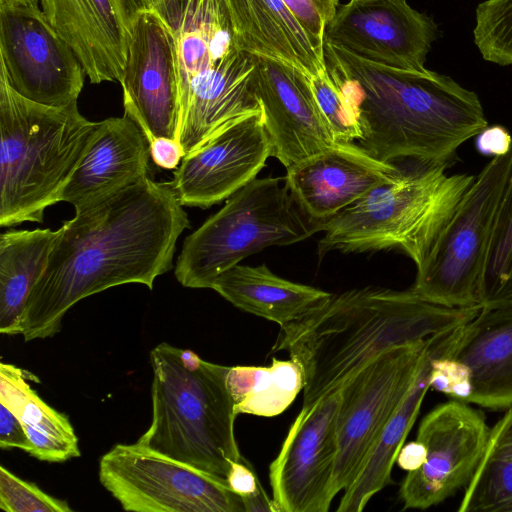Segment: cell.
<instances>
[{
	"instance_id": "cell-41",
	"label": "cell",
	"mask_w": 512,
	"mask_h": 512,
	"mask_svg": "<svg viewBox=\"0 0 512 512\" xmlns=\"http://www.w3.org/2000/svg\"><path fill=\"white\" fill-rule=\"evenodd\" d=\"M22 4H37L39 0H13Z\"/></svg>"
},
{
	"instance_id": "cell-31",
	"label": "cell",
	"mask_w": 512,
	"mask_h": 512,
	"mask_svg": "<svg viewBox=\"0 0 512 512\" xmlns=\"http://www.w3.org/2000/svg\"><path fill=\"white\" fill-rule=\"evenodd\" d=\"M316 102L337 143H353L360 130L351 104L336 78L328 69L309 77Z\"/></svg>"
},
{
	"instance_id": "cell-6",
	"label": "cell",
	"mask_w": 512,
	"mask_h": 512,
	"mask_svg": "<svg viewBox=\"0 0 512 512\" xmlns=\"http://www.w3.org/2000/svg\"><path fill=\"white\" fill-rule=\"evenodd\" d=\"M447 164H420L378 185L324 223L319 258L398 249L418 267L475 180L447 175Z\"/></svg>"
},
{
	"instance_id": "cell-39",
	"label": "cell",
	"mask_w": 512,
	"mask_h": 512,
	"mask_svg": "<svg viewBox=\"0 0 512 512\" xmlns=\"http://www.w3.org/2000/svg\"><path fill=\"white\" fill-rule=\"evenodd\" d=\"M242 500L245 512H278L273 499L268 498L261 484L254 493Z\"/></svg>"
},
{
	"instance_id": "cell-9",
	"label": "cell",
	"mask_w": 512,
	"mask_h": 512,
	"mask_svg": "<svg viewBox=\"0 0 512 512\" xmlns=\"http://www.w3.org/2000/svg\"><path fill=\"white\" fill-rule=\"evenodd\" d=\"M99 480L126 511L245 512L226 482L137 443L106 452Z\"/></svg>"
},
{
	"instance_id": "cell-15",
	"label": "cell",
	"mask_w": 512,
	"mask_h": 512,
	"mask_svg": "<svg viewBox=\"0 0 512 512\" xmlns=\"http://www.w3.org/2000/svg\"><path fill=\"white\" fill-rule=\"evenodd\" d=\"M119 82L124 114L149 143L157 137L177 139L180 105L174 38L152 10L137 13Z\"/></svg>"
},
{
	"instance_id": "cell-32",
	"label": "cell",
	"mask_w": 512,
	"mask_h": 512,
	"mask_svg": "<svg viewBox=\"0 0 512 512\" xmlns=\"http://www.w3.org/2000/svg\"><path fill=\"white\" fill-rule=\"evenodd\" d=\"M0 508L7 512H71L65 500L42 491L0 466Z\"/></svg>"
},
{
	"instance_id": "cell-11",
	"label": "cell",
	"mask_w": 512,
	"mask_h": 512,
	"mask_svg": "<svg viewBox=\"0 0 512 512\" xmlns=\"http://www.w3.org/2000/svg\"><path fill=\"white\" fill-rule=\"evenodd\" d=\"M0 74L21 96L62 107L77 101L86 73L37 4L0 0Z\"/></svg>"
},
{
	"instance_id": "cell-28",
	"label": "cell",
	"mask_w": 512,
	"mask_h": 512,
	"mask_svg": "<svg viewBox=\"0 0 512 512\" xmlns=\"http://www.w3.org/2000/svg\"><path fill=\"white\" fill-rule=\"evenodd\" d=\"M457 510L512 512V406L490 427L485 452Z\"/></svg>"
},
{
	"instance_id": "cell-25",
	"label": "cell",
	"mask_w": 512,
	"mask_h": 512,
	"mask_svg": "<svg viewBox=\"0 0 512 512\" xmlns=\"http://www.w3.org/2000/svg\"><path fill=\"white\" fill-rule=\"evenodd\" d=\"M34 376L12 364H0V404L21 421L31 442L30 455L47 462L80 457L69 418L49 406L27 380Z\"/></svg>"
},
{
	"instance_id": "cell-20",
	"label": "cell",
	"mask_w": 512,
	"mask_h": 512,
	"mask_svg": "<svg viewBox=\"0 0 512 512\" xmlns=\"http://www.w3.org/2000/svg\"><path fill=\"white\" fill-rule=\"evenodd\" d=\"M149 157V142L129 116L100 121L61 201L79 211L136 184L147 177Z\"/></svg>"
},
{
	"instance_id": "cell-26",
	"label": "cell",
	"mask_w": 512,
	"mask_h": 512,
	"mask_svg": "<svg viewBox=\"0 0 512 512\" xmlns=\"http://www.w3.org/2000/svg\"><path fill=\"white\" fill-rule=\"evenodd\" d=\"M61 229H10L0 236V332L21 334L28 297L45 270Z\"/></svg>"
},
{
	"instance_id": "cell-22",
	"label": "cell",
	"mask_w": 512,
	"mask_h": 512,
	"mask_svg": "<svg viewBox=\"0 0 512 512\" xmlns=\"http://www.w3.org/2000/svg\"><path fill=\"white\" fill-rule=\"evenodd\" d=\"M463 325L430 337L412 386L383 428L355 480L344 490L337 507L338 512H361L376 493L391 483L393 465L430 388L432 362L436 357L456 348Z\"/></svg>"
},
{
	"instance_id": "cell-27",
	"label": "cell",
	"mask_w": 512,
	"mask_h": 512,
	"mask_svg": "<svg viewBox=\"0 0 512 512\" xmlns=\"http://www.w3.org/2000/svg\"><path fill=\"white\" fill-rule=\"evenodd\" d=\"M235 413L273 417L284 412L303 390V374L293 360L270 366L229 367L226 378Z\"/></svg>"
},
{
	"instance_id": "cell-16",
	"label": "cell",
	"mask_w": 512,
	"mask_h": 512,
	"mask_svg": "<svg viewBox=\"0 0 512 512\" xmlns=\"http://www.w3.org/2000/svg\"><path fill=\"white\" fill-rule=\"evenodd\" d=\"M270 156L262 112L251 114L185 156L168 184L183 206L209 208L254 180Z\"/></svg>"
},
{
	"instance_id": "cell-7",
	"label": "cell",
	"mask_w": 512,
	"mask_h": 512,
	"mask_svg": "<svg viewBox=\"0 0 512 512\" xmlns=\"http://www.w3.org/2000/svg\"><path fill=\"white\" fill-rule=\"evenodd\" d=\"M293 200L284 178H255L188 235L175 276L188 288H211L224 271L270 246L301 242L322 231Z\"/></svg>"
},
{
	"instance_id": "cell-18",
	"label": "cell",
	"mask_w": 512,
	"mask_h": 512,
	"mask_svg": "<svg viewBox=\"0 0 512 512\" xmlns=\"http://www.w3.org/2000/svg\"><path fill=\"white\" fill-rule=\"evenodd\" d=\"M286 171L285 184L299 209L310 220L324 224L403 170L370 156L353 142L336 143Z\"/></svg>"
},
{
	"instance_id": "cell-33",
	"label": "cell",
	"mask_w": 512,
	"mask_h": 512,
	"mask_svg": "<svg viewBox=\"0 0 512 512\" xmlns=\"http://www.w3.org/2000/svg\"><path fill=\"white\" fill-rule=\"evenodd\" d=\"M304 28L313 44L324 52L328 23L339 7V0H282Z\"/></svg>"
},
{
	"instance_id": "cell-40",
	"label": "cell",
	"mask_w": 512,
	"mask_h": 512,
	"mask_svg": "<svg viewBox=\"0 0 512 512\" xmlns=\"http://www.w3.org/2000/svg\"><path fill=\"white\" fill-rule=\"evenodd\" d=\"M140 10H151L161 0H135Z\"/></svg>"
},
{
	"instance_id": "cell-23",
	"label": "cell",
	"mask_w": 512,
	"mask_h": 512,
	"mask_svg": "<svg viewBox=\"0 0 512 512\" xmlns=\"http://www.w3.org/2000/svg\"><path fill=\"white\" fill-rule=\"evenodd\" d=\"M235 47L250 55L281 61L308 77L327 69L324 52L282 0H225Z\"/></svg>"
},
{
	"instance_id": "cell-19",
	"label": "cell",
	"mask_w": 512,
	"mask_h": 512,
	"mask_svg": "<svg viewBox=\"0 0 512 512\" xmlns=\"http://www.w3.org/2000/svg\"><path fill=\"white\" fill-rule=\"evenodd\" d=\"M54 30L71 47L93 84L120 81L133 23L135 0H41Z\"/></svg>"
},
{
	"instance_id": "cell-17",
	"label": "cell",
	"mask_w": 512,
	"mask_h": 512,
	"mask_svg": "<svg viewBox=\"0 0 512 512\" xmlns=\"http://www.w3.org/2000/svg\"><path fill=\"white\" fill-rule=\"evenodd\" d=\"M254 62V86L272 156L288 168L334 146L337 142L316 102L308 75L270 58L254 56Z\"/></svg>"
},
{
	"instance_id": "cell-8",
	"label": "cell",
	"mask_w": 512,
	"mask_h": 512,
	"mask_svg": "<svg viewBox=\"0 0 512 512\" xmlns=\"http://www.w3.org/2000/svg\"><path fill=\"white\" fill-rule=\"evenodd\" d=\"M511 168L512 148L491 158L475 177L417 267L413 292L447 307L478 305L484 258Z\"/></svg>"
},
{
	"instance_id": "cell-2",
	"label": "cell",
	"mask_w": 512,
	"mask_h": 512,
	"mask_svg": "<svg viewBox=\"0 0 512 512\" xmlns=\"http://www.w3.org/2000/svg\"><path fill=\"white\" fill-rule=\"evenodd\" d=\"M324 56L355 113V143L382 162L449 165L488 126L478 95L449 76L383 66L328 43Z\"/></svg>"
},
{
	"instance_id": "cell-37",
	"label": "cell",
	"mask_w": 512,
	"mask_h": 512,
	"mask_svg": "<svg viewBox=\"0 0 512 512\" xmlns=\"http://www.w3.org/2000/svg\"><path fill=\"white\" fill-rule=\"evenodd\" d=\"M227 483L230 489L241 498L254 493L261 484L252 465L244 457L240 461L231 463Z\"/></svg>"
},
{
	"instance_id": "cell-38",
	"label": "cell",
	"mask_w": 512,
	"mask_h": 512,
	"mask_svg": "<svg viewBox=\"0 0 512 512\" xmlns=\"http://www.w3.org/2000/svg\"><path fill=\"white\" fill-rule=\"evenodd\" d=\"M425 448L418 441L415 440L408 444H404L397 456V464L406 471L417 469L424 461Z\"/></svg>"
},
{
	"instance_id": "cell-29",
	"label": "cell",
	"mask_w": 512,
	"mask_h": 512,
	"mask_svg": "<svg viewBox=\"0 0 512 512\" xmlns=\"http://www.w3.org/2000/svg\"><path fill=\"white\" fill-rule=\"evenodd\" d=\"M478 305L481 308L512 306V168L484 258Z\"/></svg>"
},
{
	"instance_id": "cell-5",
	"label": "cell",
	"mask_w": 512,
	"mask_h": 512,
	"mask_svg": "<svg viewBox=\"0 0 512 512\" xmlns=\"http://www.w3.org/2000/svg\"><path fill=\"white\" fill-rule=\"evenodd\" d=\"M99 122L77 101L53 107L17 93L0 74V225L42 223L85 156Z\"/></svg>"
},
{
	"instance_id": "cell-12",
	"label": "cell",
	"mask_w": 512,
	"mask_h": 512,
	"mask_svg": "<svg viewBox=\"0 0 512 512\" xmlns=\"http://www.w3.org/2000/svg\"><path fill=\"white\" fill-rule=\"evenodd\" d=\"M489 434L484 413L469 403L451 399L426 414L416 438L425 448V458L402 482L404 509H428L465 488L483 457Z\"/></svg>"
},
{
	"instance_id": "cell-4",
	"label": "cell",
	"mask_w": 512,
	"mask_h": 512,
	"mask_svg": "<svg viewBox=\"0 0 512 512\" xmlns=\"http://www.w3.org/2000/svg\"><path fill=\"white\" fill-rule=\"evenodd\" d=\"M150 361L152 421L136 443L227 483L231 463L243 459L229 367L165 342L151 350Z\"/></svg>"
},
{
	"instance_id": "cell-35",
	"label": "cell",
	"mask_w": 512,
	"mask_h": 512,
	"mask_svg": "<svg viewBox=\"0 0 512 512\" xmlns=\"http://www.w3.org/2000/svg\"><path fill=\"white\" fill-rule=\"evenodd\" d=\"M475 146L484 156L506 155L512 148V134L502 125L487 126L476 135Z\"/></svg>"
},
{
	"instance_id": "cell-1",
	"label": "cell",
	"mask_w": 512,
	"mask_h": 512,
	"mask_svg": "<svg viewBox=\"0 0 512 512\" xmlns=\"http://www.w3.org/2000/svg\"><path fill=\"white\" fill-rule=\"evenodd\" d=\"M189 219L168 183L146 177L64 221L21 318L25 341L52 337L70 308L111 287L153 289Z\"/></svg>"
},
{
	"instance_id": "cell-36",
	"label": "cell",
	"mask_w": 512,
	"mask_h": 512,
	"mask_svg": "<svg viewBox=\"0 0 512 512\" xmlns=\"http://www.w3.org/2000/svg\"><path fill=\"white\" fill-rule=\"evenodd\" d=\"M153 163L163 169H176L185 157L182 145L177 139L157 137L149 143Z\"/></svg>"
},
{
	"instance_id": "cell-34",
	"label": "cell",
	"mask_w": 512,
	"mask_h": 512,
	"mask_svg": "<svg viewBox=\"0 0 512 512\" xmlns=\"http://www.w3.org/2000/svg\"><path fill=\"white\" fill-rule=\"evenodd\" d=\"M0 448H16L27 453L31 451V442L21 421L2 404H0Z\"/></svg>"
},
{
	"instance_id": "cell-24",
	"label": "cell",
	"mask_w": 512,
	"mask_h": 512,
	"mask_svg": "<svg viewBox=\"0 0 512 512\" xmlns=\"http://www.w3.org/2000/svg\"><path fill=\"white\" fill-rule=\"evenodd\" d=\"M211 289L235 307L281 326L305 317L331 293L274 274L265 264H237L220 274Z\"/></svg>"
},
{
	"instance_id": "cell-10",
	"label": "cell",
	"mask_w": 512,
	"mask_h": 512,
	"mask_svg": "<svg viewBox=\"0 0 512 512\" xmlns=\"http://www.w3.org/2000/svg\"><path fill=\"white\" fill-rule=\"evenodd\" d=\"M430 337L392 348L362 367L339 389L336 495L355 480L383 428L412 386Z\"/></svg>"
},
{
	"instance_id": "cell-30",
	"label": "cell",
	"mask_w": 512,
	"mask_h": 512,
	"mask_svg": "<svg viewBox=\"0 0 512 512\" xmlns=\"http://www.w3.org/2000/svg\"><path fill=\"white\" fill-rule=\"evenodd\" d=\"M474 42L483 59L512 64V0H486L476 9Z\"/></svg>"
},
{
	"instance_id": "cell-3",
	"label": "cell",
	"mask_w": 512,
	"mask_h": 512,
	"mask_svg": "<svg viewBox=\"0 0 512 512\" xmlns=\"http://www.w3.org/2000/svg\"><path fill=\"white\" fill-rule=\"evenodd\" d=\"M480 309L435 304L411 289H352L281 326L270 353L287 351L299 365L309 409L382 353L459 327Z\"/></svg>"
},
{
	"instance_id": "cell-14",
	"label": "cell",
	"mask_w": 512,
	"mask_h": 512,
	"mask_svg": "<svg viewBox=\"0 0 512 512\" xmlns=\"http://www.w3.org/2000/svg\"><path fill=\"white\" fill-rule=\"evenodd\" d=\"M439 36L435 21L406 0H349L328 23L324 43L383 66L424 71Z\"/></svg>"
},
{
	"instance_id": "cell-21",
	"label": "cell",
	"mask_w": 512,
	"mask_h": 512,
	"mask_svg": "<svg viewBox=\"0 0 512 512\" xmlns=\"http://www.w3.org/2000/svg\"><path fill=\"white\" fill-rule=\"evenodd\" d=\"M451 357L467 378V403L490 410L511 407L512 306L481 308L464 324Z\"/></svg>"
},
{
	"instance_id": "cell-13",
	"label": "cell",
	"mask_w": 512,
	"mask_h": 512,
	"mask_svg": "<svg viewBox=\"0 0 512 512\" xmlns=\"http://www.w3.org/2000/svg\"><path fill=\"white\" fill-rule=\"evenodd\" d=\"M339 390L302 408L269 468L278 512H327L336 496Z\"/></svg>"
}]
</instances>
